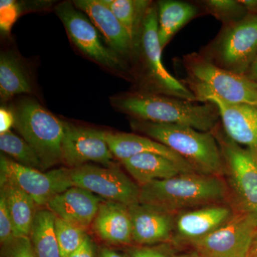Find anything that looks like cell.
Listing matches in <instances>:
<instances>
[{"label": "cell", "instance_id": "obj_19", "mask_svg": "<svg viewBox=\"0 0 257 257\" xmlns=\"http://www.w3.org/2000/svg\"><path fill=\"white\" fill-rule=\"evenodd\" d=\"M106 140L113 156L120 162L140 154H156L175 162L184 173L198 172L178 154L146 136L135 134L106 132Z\"/></svg>", "mask_w": 257, "mask_h": 257}, {"label": "cell", "instance_id": "obj_29", "mask_svg": "<svg viewBox=\"0 0 257 257\" xmlns=\"http://www.w3.org/2000/svg\"><path fill=\"white\" fill-rule=\"evenodd\" d=\"M55 232L62 257H68L75 251L88 236L84 228L70 224L57 216L55 220Z\"/></svg>", "mask_w": 257, "mask_h": 257}, {"label": "cell", "instance_id": "obj_10", "mask_svg": "<svg viewBox=\"0 0 257 257\" xmlns=\"http://www.w3.org/2000/svg\"><path fill=\"white\" fill-rule=\"evenodd\" d=\"M72 186L87 189L104 200L130 206L140 202V187L115 166L87 164L69 168Z\"/></svg>", "mask_w": 257, "mask_h": 257}, {"label": "cell", "instance_id": "obj_23", "mask_svg": "<svg viewBox=\"0 0 257 257\" xmlns=\"http://www.w3.org/2000/svg\"><path fill=\"white\" fill-rule=\"evenodd\" d=\"M120 162L140 187L184 173L175 162L156 154H140Z\"/></svg>", "mask_w": 257, "mask_h": 257}, {"label": "cell", "instance_id": "obj_21", "mask_svg": "<svg viewBox=\"0 0 257 257\" xmlns=\"http://www.w3.org/2000/svg\"><path fill=\"white\" fill-rule=\"evenodd\" d=\"M158 37L162 50L187 23L203 14L197 3L177 0L157 2Z\"/></svg>", "mask_w": 257, "mask_h": 257}, {"label": "cell", "instance_id": "obj_37", "mask_svg": "<svg viewBox=\"0 0 257 257\" xmlns=\"http://www.w3.org/2000/svg\"><path fill=\"white\" fill-rule=\"evenodd\" d=\"M97 257H128V256L112 248L102 247L99 249Z\"/></svg>", "mask_w": 257, "mask_h": 257}, {"label": "cell", "instance_id": "obj_1", "mask_svg": "<svg viewBox=\"0 0 257 257\" xmlns=\"http://www.w3.org/2000/svg\"><path fill=\"white\" fill-rule=\"evenodd\" d=\"M111 101L118 110L140 121L182 125L201 132H211L220 123L217 108L209 102L198 104L139 91L116 96Z\"/></svg>", "mask_w": 257, "mask_h": 257}, {"label": "cell", "instance_id": "obj_5", "mask_svg": "<svg viewBox=\"0 0 257 257\" xmlns=\"http://www.w3.org/2000/svg\"><path fill=\"white\" fill-rule=\"evenodd\" d=\"M162 50L159 41L157 6L152 3L144 19L135 57L140 58L143 67V90L139 92L197 101L188 88L166 69L162 62Z\"/></svg>", "mask_w": 257, "mask_h": 257}, {"label": "cell", "instance_id": "obj_36", "mask_svg": "<svg viewBox=\"0 0 257 257\" xmlns=\"http://www.w3.org/2000/svg\"><path fill=\"white\" fill-rule=\"evenodd\" d=\"M243 77H246L257 88V55Z\"/></svg>", "mask_w": 257, "mask_h": 257}, {"label": "cell", "instance_id": "obj_18", "mask_svg": "<svg viewBox=\"0 0 257 257\" xmlns=\"http://www.w3.org/2000/svg\"><path fill=\"white\" fill-rule=\"evenodd\" d=\"M103 200L87 189L72 186L52 198L46 207L57 217L87 229L92 226Z\"/></svg>", "mask_w": 257, "mask_h": 257}, {"label": "cell", "instance_id": "obj_28", "mask_svg": "<svg viewBox=\"0 0 257 257\" xmlns=\"http://www.w3.org/2000/svg\"><path fill=\"white\" fill-rule=\"evenodd\" d=\"M203 14L214 17L222 26L238 23L247 16L248 12L240 0H202L197 2Z\"/></svg>", "mask_w": 257, "mask_h": 257}, {"label": "cell", "instance_id": "obj_6", "mask_svg": "<svg viewBox=\"0 0 257 257\" xmlns=\"http://www.w3.org/2000/svg\"><path fill=\"white\" fill-rule=\"evenodd\" d=\"M14 113L15 128L37 152L45 170L62 162L64 121L35 99L20 101Z\"/></svg>", "mask_w": 257, "mask_h": 257}, {"label": "cell", "instance_id": "obj_9", "mask_svg": "<svg viewBox=\"0 0 257 257\" xmlns=\"http://www.w3.org/2000/svg\"><path fill=\"white\" fill-rule=\"evenodd\" d=\"M180 81L195 96L197 101L216 106L221 126L228 138L238 145L257 152V106L229 102L199 83L188 79Z\"/></svg>", "mask_w": 257, "mask_h": 257}, {"label": "cell", "instance_id": "obj_38", "mask_svg": "<svg viewBox=\"0 0 257 257\" xmlns=\"http://www.w3.org/2000/svg\"><path fill=\"white\" fill-rule=\"evenodd\" d=\"M240 1L247 10L248 14L257 15V0H240Z\"/></svg>", "mask_w": 257, "mask_h": 257}, {"label": "cell", "instance_id": "obj_7", "mask_svg": "<svg viewBox=\"0 0 257 257\" xmlns=\"http://www.w3.org/2000/svg\"><path fill=\"white\" fill-rule=\"evenodd\" d=\"M199 53L217 67L244 76L257 55V15L222 26Z\"/></svg>", "mask_w": 257, "mask_h": 257}, {"label": "cell", "instance_id": "obj_13", "mask_svg": "<svg viewBox=\"0 0 257 257\" xmlns=\"http://www.w3.org/2000/svg\"><path fill=\"white\" fill-rule=\"evenodd\" d=\"M0 170L1 176L16 184L41 207L47 206L57 194L72 187L69 168L45 172L20 165L2 154Z\"/></svg>", "mask_w": 257, "mask_h": 257}, {"label": "cell", "instance_id": "obj_2", "mask_svg": "<svg viewBox=\"0 0 257 257\" xmlns=\"http://www.w3.org/2000/svg\"><path fill=\"white\" fill-rule=\"evenodd\" d=\"M229 199V189L223 177L199 172L179 174L140 187V203L175 215L204 206L228 204Z\"/></svg>", "mask_w": 257, "mask_h": 257}, {"label": "cell", "instance_id": "obj_32", "mask_svg": "<svg viewBox=\"0 0 257 257\" xmlns=\"http://www.w3.org/2000/svg\"><path fill=\"white\" fill-rule=\"evenodd\" d=\"M15 237L13 222L4 195L0 193V242H8Z\"/></svg>", "mask_w": 257, "mask_h": 257}, {"label": "cell", "instance_id": "obj_24", "mask_svg": "<svg viewBox=\"0 0 257 257\" xmlns=\"http://www.w3.org/2000/svg\"><path fill=\"white\" fill-rule=\"evenodd\" d=\"M56 218L47 208L35 214L29 238L37 257H62L56 236Z\"/></svg>", "mask_w": 257, "mask_h": 257}, {"label": "cell", "instance_id": "obj_17", "mask_svg": "<svg viewBox=\"0 0 257 257\" xmlns=\"http://www.w3.org/2000/svg\"><path fill=\"white\" fill-rule=\"evenodd\" d=\"M73 4L87 15L108 47L123 60L135 59L138 51L130 34L103 0H76Z\"/></svg>", "mask_w": 257, "mask_h": 257}, {"label": "cell", "instance_id": "obj_15", "mask_svg": "<svg viewBox=\"0 0 257 257\" xmlns=\"http://www.w3.org/2000/svg\"><path fill=\"white\" fill-rule=\"evenodd\" d=\"M235 209L229 204H212L179 213L175 216L172 241L190 245L229 220Z\"/></svg>", "mask_w": 257, "mask_h": 257}, {"label": "cell", "instance_id": "obj_22", "mask_svg": "<svg viewBox=\"0 0 257 257\" xmlns=\"http://www.w3.org/2000/svg\"><path fill=\"white\" fill-rule=\"evenodd\" d=\"M0 193L4 195L13 222L15 236H30L37 204L11 180L0 176Z\"/></svg>", "mask_w": 257, "mask_h": 257}, {"label": "cell", "instance_id": "obj_35", "mask_svg": "<svg viewBox=\"0 0 257 257\" xmlns=\"http://www.w3.org/2000/svg\"><path fill=\"white\" fill-rule=\"evenodd\" d=\"M68 257H94V243L89 235L82 244Z\"/></svg>", "mask_w": 257, "mask_h": 257}, {"label": "cell", "instance_id": "obj_31", "mask_svg": "<svg viewBox=\"0 0 257 257\" xmlns=\"http://www.w3.org/2000/svg\"><path fill=\"white\" fill-rule=\"evenodd\" d=\"M20 14L18 3L13 0L0 2V28L3 33H8Z\"/></svg>", "mask_w": 257, "mask_h": 257}, {"label": "cell", "instance_id": "obj_39", "mask_svg": "<svg viewBox=\"0 0 257 257\" xmlns=\"http://www.w3.org/2000/svg\"><path fill=\"white\" fill-rule=\"evenodd\" d=\"M171 257H204L195 250L188 251V252L173 253Z\"/></svg>", "mask_w": 257, "mask_h": 257}, {"label": "cell", "instance_id": "obj_14", "mask_svg": "<svg viewBox=\"0 0 257 257\" xmlns=\"http://www.w3.org/2000/svg\"><path fill=\"white\" fill-rule=\"evenodd\" d=\"M114 157L106 140L105 131L64 121L62 160L69 168L89 162L111 166Z\"/></svg>", "mask_w": 257, "mask_h": 257}, {"label": "cell", "instance_id": "obj_16", "mask_svg": "<svg viewBox=\"0 0 257 257\" xmlns=\"http://www.w3.org/2000/svg\"><path fill=\"white\" fill-rule=\"evenodd\" d=\"M128 207L133 225V243L140 246H152L172 241L175 214L140 202Z\"/></svg>", "mask_w": 257, "mask_h": 257}, {"label": "cell", "instance_id": "obj_40", "mask_svg": "<svg viewBox=\"0 0 257 257\" xmlns=\"http://www.w3.org/2000/svg\"><path fill=\"white\" fill-rule=\"evenodd\" d=\"M248 257H257V231L253 237L252 243H251Z\"/></svg>", "mask_w": 257, "mask_h": 257}, {"label": "cell", "instance_id": "obj_4", "mask_svg": "<svg viewBox=\"0 0 257 257\" xmlns=\"http://www.w3.org/2000/svg\"><path fill=\"white\" fill-rule=\"evenodd\" d=\"M211 133L220 149L233 207L257 220V152L228 138L221 123Z\"/></svg>", "mask_w": 257, "mask_h": 257}, {"label": "cell", "instance_id": "obj_34", "mask_svg": "<svg viewBox=\"0 0 257 257\" xmlns=\"http://www.w3.org/2000/svg\"><path fill=\"white\" fill-rule=\"evenodd\" d=\"M15 113L2 106L0 109V135L8 133L15 126Z\"/></svg>", "mask_w": 257, "mask_h": 257}, {"label": "cell", "instance_id": "obj_41", "mask_svg": "<svg viewBox=\"0 0 257 257\" xmlns=\"http://www.w3.org/2000/svg\"><path fill=\"white\" fill-rule=\"evenodd\" d=\"M247 257H248V256Z\"/></svg>", "mask_w": 257, "mask_h": 257}, {"label": "cell", "instance_id": "obj_27", "mask_svg": "<svg viewBox=\"0 0 257 257\" xmlns=\"http://www.w3.org/2000/svg\"><path fill=\"white\" fill-rule=\"evenodd\" d=\"M0 150L20 165L45 171L35 150L23 138H20L11 131L0 135Z\"/></svg>", "mask_w": 257, "mask_h": 257}, {"label": "cell", "instance_id": "obj_3", "mask_svg": "<svg viewBox=\"0 0 257 257\" xmlns=\"http://www.w3.org/2000/svg\"><path fill=\"white\" fill-rule=\"evenodd\" d=\"M134 130L171 149L204 175H224L219 144L211 132H201L182 125L160 124L133 119Z\"/></svg>", "mask_w": 257, "mask_h": 257}, {"label": "cell", "instance_id": "obj_26", "mask_svg": "<svg viewBox=\"0 0 257 257\" xmlns=\"http://www.w3.org/2000/svg\"><path fill=\"white\" fill-rule=\"evenodd\" d=\"M103 2L126 29L138 51L144 19L152 2L145 0H103Z\"/></svg>", "mask_w": 257, "mask_h": 257}, {"label": "cell", "instance_id": "obj_8", "mask_svg": "<svg viewBox=\"0 0 257 257\" xmlns=\"http://www.w3.org/2000/svg\"><path fill=\"white\" fill-rule=\"evenodd\" d=\"M181 62L185 79L205 86L225 101L257 106V88L243 76L217 67L197 52L184 55Z\"/></svg>", "mask_w": 257, "mask_h": 257}, {"label": "cell", "instance_id": "obj_30", "mask_svg": "<svg viewBox=\"0 0 257 257\" xmlns=\"http://www.w3.org/2000/svg\"><path fill=\"white\" fill-rule=\"evenodd\" d=\"M0 257H37L28 236H15L1 244Z\"/></svg>", "mask_w": 257, "mask_h": 257}, {"label": "cell", "instance_id": "obj_25", "mask_svg": "<svg viewBox=\"0 0 257 257\" xmlns=\"http://www.w3.org/2000/svg\"><path fill=\"white\" fill-rule=\"evenodd\" d=\"M32 88L25 71L16 57L9 52L0 57V96L3 101L17 94H30Z\"/></svg>", "mask_w": 257, "mask_h": 257}, {"label": "cell", "instance_id": "obj_33", "mask_svg": "<svg viewBox=\"0 0 257 257\" xmlns=\"http://www.w3.org/2000/svg\"><path fill=\"white\" fill-rule=\"evenodd\" d=\"M168 243L160 246H140L130 250L128 257H171L173 253Z\"/></svg>", "mask_w": 257, "mask_h": 257}, {"label": "cell", "instance_id": "obj_11", "mask_svg": "<svg viewBox=\"0 0 257 257\" xmlns=\"http://www.w3.org/2000/svg\"><path fill=\"white\" fill-rule=\"evenodd\" d=\"M55 13L63 23L71 40L83 53L113 70L123 72L126 69L125 61L103 43L97 29L73 3H60L56 7Z\"/></svg>", "mask_w": 257, "mask_h": 257}, {"label": "cell", "instance_id": "obj_20", "mask_svg": "<svg viewBox=\"0 0 257 257\" xmlns=\"http://www.w3.org/2000/svg\"><path fill=\"white\" fill-rule=\"evenodd\" d=\"M94 234L111 245L133 243V225L128 206L112 201L103 200L92 224Z\"/></svg>", "mask_w": 257, "mask_h": 257}, {"label": "cell", "instance_id": "obj_12", "mask_svg": "<svg viewBox=\"0 0 257 257\" xmlns=\"http://www.w3.org/2000/svg\"><path fill=\"white\" fill-rule=\"evenodd\" d=\"M256 231V219L236 210L229 220L190 246L204 257H247Z\"/></svg>", "mask_w": 257, "mask_h": 257}]
</instances>
